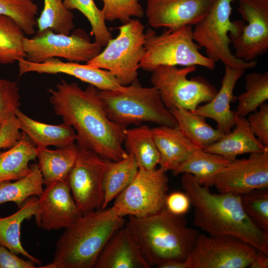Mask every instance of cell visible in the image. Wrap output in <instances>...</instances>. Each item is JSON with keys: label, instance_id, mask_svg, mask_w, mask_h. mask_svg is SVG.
<instances>
[{"label": "cell", "instance_id": "1", "mask_svg": "<svg viewBox=\"0 0 268 268\" xmlns=\"http://www.w3.org/2000/svg\"><path fill=\"white\" fill-rule=\"evenodd\" d=\"M48 90L55 114L74 130L78 146L112 161L128 155L123 147L127 126L109 118L96 87L89 85L82 89L75 82L61 79L55 88Z\"/></svg>", "mask_w": 268, "mask_h": 268}, {"label": "cell", "instance_id": "2", "mask_svg": "<svg viewBox=\"0 0 268 268\" xmlns=\"http://www.w3.org/2000/svg\"><path fill=\"white\" fill-rule=\"evenodd\" d=\"M181 183L195 208L194 224L196 227L208 235L239 239L268 255V234L247 215L241 196L212 193L189 173L183 174Z\"/></svg>", "mask_w": 268, "mask_h": 268}, {"label": "cell", "instance_id": "3", "mask_svg": "<svg viewBox=\"0 0 268 268\" xmlns=\"http://www.w3.org/2000/svg\"><path fill=\"white\" fill-rule=\"evenodd\" d=\"M130 231L150 267L170 261H186L199 232L188 226L184 215L165 207L144 217L128 216Z\"/></svg>", "mask_w": 268, "mask_h": 268}, {"label": "cell", "instance_id": "4", "mask_svg": "<svg viewBox=\"0 0 268 268\" xmlns=\"http://www.w3.org/2000/svg\"><path fill=\"white\" fill-rule=\"evenodd\" d=\"M124 217L111 208L83 214L65 231L57 242L53 260L39 268H92L105 244L125 225Z\"/></svg>", "mask_w": 268, "mask_h": 268}, {"label": "cell", "instance_id": "5", "mask_svg": "<svg viewBox=\"0 0 268 268\" xmlns=\"http://www.w3.org/2000/svg\"><path fill=\"white\" fill-rule=\"evenodd\" d=\"M98 96L109 118L125 126L150 122L177 127V122L163 104L157 89L142 87L138 79L122 90H99Z\"/></svg>", "mask_w": 268, "mask_h": 268}, {"label": "cell", "instance_id": "6", "mask_svg": "<svg viewBox=\"0 0 268 268\" xmlns=\"http://www.w3.org/2000/svg\"><path fill=\"white\" fill-rule=\"evenodd\" d=\"M232 0H217L208 14L193 28V37L206 57L215 63L221 62L225 66L245 69L255 67L256 61L246 62L237 59L229 45L231 39L241 32L244 22L231 21Z\"/></svg>", "mask_w": 268, "mask_h": 268}, {"label": "cell", "instance_id": "7", "mask_svg": "<svg viewBox=\"0 0 268 268\" xmlns=\"http://www.w3.org/2000/svg\"><path fill=\"white\" fill-rule=\"evenodd\" d=\"M192 33L190 25L167 29L160 35L148 29L139 68L151 72L161 66H199L213 69L215 63L200 52L201 47L194 40Z\"/></svg>", "mask_w": 268, "mask_h": 268}, {"label": "cell", "instance_id": "8", "mask_svg": "<svg viewBox=\"0 0 268 268\" xmlns=\"http://www.w3.org/2000/svg\"><path fill=\"white\" fill-rule=\"evenodd\" d=\"M119 33L87 64L110 72L123 86L138 79L139 64L145 52L144 26L132 18L117 28Z\"/></svg>", "mask_w": 268, "mask_h": 268}, {"label": "cell", "instance_id": "9", "mask_svg": "<svg viewBox=\"0 0 268 268\" xmlns=\"http://www.w3.org/2000/svg\"><path fill=\"white\" fill-rule=\"evenodd\" d=\"M197 66L178 68L161 66L152 72L150 81L159 91L162 101L168 109L194 111L202 103L211 100L217 90L215 86L202 76L188 79V75L196 70Z\"/></svg>", "mask_w": 268, "mask_h": 268}, {"label": "cell", "instance_id": "10", "mask_svg": "<svg viewBox=\"0 0 268 268\" xmlns=\"http://www.w3.org/2000/svg\"><path fill=\"white\" fill-rule=\"evenodd\" d=\"M169 179L160 168H139L132 182L115 199L111 207L118 216L144 217L165 208Z\"/></svg>", "mask_w": 268, "mask_h": 268}, {"label": "cell", "instance_id": "11", "mask_svg": "<svg viewBox=\"0 0 268 268\" xmlns=\"http://www.w3.org/2000/svg\"><path fill=\"white\" fill-rule=\"evenodd\" d=\"M23 45L25 59L34 63L55 58L86 63L99 54L102 48L96 42H91L82 29H76L70 35L47 29L38 32L32 37H25Z\"/></svg>", "mask_w": 268, "mask_h": 268}, {"label": "cell", "instance_id": "12", "mask_svg": "<svg viewBox=\"0 0 268 268\" xmlns=\"http://www.w3.org/2000/svg\"><path fill=\"white\" fill-rule=\"evenodd\" d=\"M257 251L235 237L199 233L187 262L188 268H246Z\"/></svg>", "mask_w": 268, "mask_h": 268}, {"label": "cell", "instance_id": "13", "mask_svg": "<svg viewBox=\"0 0 268 268\" xmlns=\"http://www.w3.org/2000/svg\"><path fill=\"white\" fill-rule=\"evenodd\" d=\"M107 168L106 159L78 146L76 160L67 180L81 214L102 208L104 201L103 179Z\"/></svg>", "mask_w": 268, "mask_h": 268}, {"label": "cell", "instance_id": "14", "mask_svg": "<svg viewBox=\"0 0 268 268\" xmlns=\"http://www.w3.org/2000/svg\"><path fill=\"white\" fill-rule=\"evenodd\" d=\"M203 186L214 187L218 193L239 196L268 188V149L231 161Z\"/></svg>", "mask_w": 268, "mask_h": 268}, {"label": "cell", "instance_id": "15", "mask_svg": "<svg viewBox=\"0 0 268 268\" xmlns=\"http://www.w3.org/2000/svg\"><path fill=\"white\" fill-rule=\"evenodd\" d=\"M67 180L55 182L43 189L38 197L34 216L37 226L47 231L66 228L81 215Z\"/></svg>", "mask_w": 268, "mask_h": 268}, {"label": "cell", "instance_id": "16", "mask_svg": "<svg viewBox=\"0 0 268 268\" xmlns=\"http://www.w3.org/2000/svg\"><path fill=\"white\" fill-rule=\"evenodd\" d=\"M217 0H147L145 14L152 28L173 29L194 26L209 12Z\"/></svg>", "mask_w": 268, "mask_h": 268}, {"label": "cell", "instance_id": "17", "mask_svg": "<svg viewBox=\"0 0 268 268\" xmlns=\"http://www.w3.org/2000/svg\"><path fill=\"white\" fill-rule=\"evenodd\" d=\"M238 11L248 24L231 39L235 49L234 55L246 62L255 61L268 50V8L240 2Z\"/></svg>", "mask_w": 268, "mask_h": 268}, {"label": "cell", "instance_id": "18", "mask_svg": "<svg viewBox=\"0 0 268 268\" xmlns=\"http://www.w3.org/2000/svg\"><path fill=\"white\" fill-rule=\"evenodd\" d=\"M17 62L20 76L28 72L51 74L64 73L93 85L99 90H122L125 86L121 85L108 71L87 64L83 65L76 62H65L56 58L41 63H32L25 58L18 59Z\"/></svg>", "mask_w": 268, "mask_h": 268}, {"label": "cell", "instance_id": "19", "mask_svg": "<svg viewBox=\"0 0 268 268\" xmlns=\"http://www.w3.org/2000/svg\"><path fill=\"white\" fill-rule=\"evenodd\" d=\"M244 68L225 66V73L218 91L209 102L199 106L193 113L211 119L217 124V129L226 134L235 125L236 111L230 109L231 103L237 99L233 94L238 80L245 72Z\"/></svg>", "mask_w": 268, "mask_h": 268}, {"label": "cell", "instance_id": "20", "mask_svg": "<svg viewBox=\"0 0 268 268\" xmlns=\"http://www.w3.org/2000/svg\"><path fill=\"white\" fill-rule=\"evenodd\" d=\"M125 225L116 231L103 248L93 268H150Z\"/></svg>", "mask_w": 268, "mask_h": 268}, {"label": "cell", "instance_id": "21", "mask_svg": "<svg viewBox=\"0 0 268 268\" xmlns=\"http://www.w3.org/2000/svg\"><path fill=\"white\" fill-rule=\"evenodd\" d=\"M151 132L160 155L159 168L166 172L172 171L194 151L201 148L178 127L159 126L151 128Z\"/></svg>", "mask_w": 268, "mask_h": 268}, {"label": "cell", "instance_id": "22", "mask_svg": "<svg viewBox=\"0 0 268 268\" xmlns=\"http://www.w3.org/2000/svg\"><path fill=\"white\" fill-rule=\"evenodd\" d=\"M234 127L232 131L224 134L220 139L203 150L232 161L239 155L263 152L268 149L254 134L245 117L237 114Z\"/></svg>", "mask_w": 268, "mask_h": 268}, {"label": "cell", "instance_id": "23", "mask_svg": "<svg viewBox=\"0 0 268 268\" xmlns=\"http://www.w3.org/2000/svg\"><path fill=\"white\" fill-rule=\"evenodd\" d=\"M20 130L24 132L37 147H64L76 141L74 130L65 123L58 125L43 123L30 118L19 109L14 112Z\"/></svg>", "mask_w": 268, "mask_h": 268}, {"label": "cell", "instance_id": "24", "mask_svg": "<svg viewBox=\"0 0 268 268\" xmlns=\"http://www.w3.org/2000/svg\"><path fill=\"white\" fill-rule=\"evenodd\" d=\"M78 145L75 143L52 150L47 147H37L38 165L44 185L67 180L77 156Z\"/></svg>", "mask_w": 268, "mask_h": 268}, {"label": "cell", "instance_id": "25", "mask_svg": "<svg viewBox=\"0 0 268 268\" xmlns=\"http://www.w3.org/2000/svg\"><path fill=\"white\" fill-rule=\"evenodd\" d=\"M37 158V146L23 132L20 139L4 151H0V182L16 181L31 171L29 163Z\"/></svg>", "mask_w": 268, "mask_h": 268}, {"label": "cell", "instance_id": "26", "mask_svg": "<svg viewBox=\"0 0 268 268\" xmlns=\"http://www.w3.org/2000/svg\"><path fill=\"white\" fill-rule=\"evenodd\" d=\"M38 201V197L32 196L27 199L15 213L7 217H0V245L15 254L23 256L40 266L41 262L23 248L20 240L21 225L23 221L35 215L37 209Z\"/></svg>", "mask_w": 268, "mask_h": 268}, {"label": "cell", "instance_id": "27", "mask_svg": "<svg viewBox=\"0 0 268 268\" xmlns=\"http://www.w3.org/2000/svg\"><path fill=\"white\" fill-rule=\"evenodd\" d=\"M124 144L128 153L135 158L139 168L152 170L160 161V155L155 144L151 129L142 125L124 131Z\"/></svg>", "mask_w": 268, "mask_h": 268}, {"label": "cell", "instance_id": "28", "mask_svg": "<svg viewBox=\"0 0 268 268\" xmlns=\"http://www.w3.org/2000/svg\"><path fill=\"white\" fill-rule=\"evenodd\" d=\"M128 155L119 161L107 160V168L103 179L104 201L102 209L107 207L133 180L139 167L134 155Z\"/></svg>", "mask_w": 268, "mask_h": 268}, {"label": "cell", "instance_id": "29", "mask_svg": "<svg viewBox=\"0 0 268 268\" xmlns=\"http://www.w3.org/2000/svg\"><path fill=\"white\" fill-rule=\"evenodd\" d=\"M170 111L183 134L203 149L224 135L217 129L212 128L202 116L184 109H173Z\"/></svg>", "mask_w": 268, "mask_h": 268}, {"label": "cell", "instance_id": "30", "mask_svg": "<svg viewBox=\"0 0 268 268\" xmlns=\"http://www.w3.org/2000/svg\"><path fill=\"white\" fill-rule=\"evenodd\" d=\"M30 165L31 171L25 177L13 182H0V205L12 202L19 208L29 198L41 195L44 185L42 174L38 164Z\"/></svg>", "mask_w": 268, "mask_h": 268}, {"label": "cell", "instance_id": "31", "mask_svg": "<svg viewBox=\"0 0 268 268\" xmlns=\"http://www.w3.org/2000/svg\"><path fill=\"white\" fill-rule=\"evenodd\" d=\"M231 161L226 158L199 148L172 171L174 175L192 174L203 185Z\"/></svg>", "mask_w": 268, "mask_h": 268}, {"label": "cell", "instance_id": "32", "mask_svg": "<svg viewBox=\"0 0 268 268\" xmlns=\"http://www.w3.org/2000/svg\"><path fill=\"white\" fill-rule=\"evenodd\" d=\"M245 91L237 97V114L242 117L256 111L268 99V71L253 72L245 78Z\"/></svg>", "mask_w": 268, "mask_h": 268}, {"label": "cell", "instance_id": "33", "mask_svg": "<svg viewBox=\"0 0 268 268\" xmlns=\"http://www.w3.org/2000/svg\"><path fill=\"white\" fill-rule=\"evenodd\" d=\"M25 33L12 18L0 15V64H11L25 58L23 40Z\"/></svg>", "mask_w": 268, "mask_h": 268}, {"label": "cell", "instance_id": "34", "mask_svg": "<svg viewBox=\"0 0 268 268\" xmlns=\"http://www.w3.org/2000/svg\"><path fill=\"white\" fill-rule=\"evenodd\" d=\"M74 16L63 0H44V7L37 19L38 32L50 29L57 33L68 35L74 28Z\"/></svg>", "mask_w": 268, "mask_h": 268}, {"label": "cell", "instance_id": "35", "mask_svg": "<svg viewBox=\"0 0 268 268\" xmlns=\"http://www.w3.org/2000/svg\"><path fill=\"white\" fill-rule=\"evenodd\" d=\"M63 3L68 10L77 9L87 19L91 27V35L94 36L95 42L104 47L112 38L102 11L93 0H63Z\"/></svg>", "mask_w": 268, "mask_h": 268}, {"label": "cell", "instance_id": "36", "mask_svg": "<svg viewBox=\"0 0 268 268\" xmlns=\"http://www.w3.org/2000/svg\"><path fill=\"white\" fill-rule=\"evenodd\" d=\"M38 9L33 0H0V15L14 19L27 36L36 33Z\"/></svg>", "mask_w": 268, "mask_h": 268}, {"label": "cell", "instance_id": "37", "mask_svg": "<svg viewBox=\"0 0 268 268\" xmlns=\"http://www.w3.org/2000/svg\"><path fill=\"white\" fill-rule=\"evenodd\" d=\"M243 209L253 223L268 234V188L253 190L241 196Z\"/></svg>", "mask_w": 268, "mask_h": 268}, {"label": "cell", "instance_id": "38", "mask_svg": "<svg viewBox=\"0 0 268 268\" xmlns=\"http://www.w3.org/2000/svg\"><path fill=\"white\" fill-rule=\"evenodd\" d=\"M103 2L102 11L106 21L119 20L125 23L133 17L140 19L144 12L138 0H100Z\"/></svg>", "mask_w": 268, "mask_h": 268}, {"label": "cell", "instance_id": "39", "mask_svg": "<svg viewBox=\"0 0 268 268\" xmlns=\"http://www.w3.org/2000/svg\"><path fill=\"white\" fill-rule=\"evenodd\" d=\"M19 87L14 81L0 78V129L15 111L19 109Z\"/></svg>", "mask_w": 268, "mask_h": 268}, {"label": "cell", "instance_id": "40", "mask_svg": "<svg viewBox=\"0 0 268 268\" xmlns=\"http://www.w3.org/2000/svg\"><path fill=\"white\" fill-rule=\"evenodd\" d=\"M247 122L249 127L258 139L268 147V104L264 103L257 110L250 114Z\"/></svg>", "mask_w": 268, "mask_h": 268}, {"label": "cell", "instance_id": "41", "mask_svg": "<svg viewBox=\"0 0 268 268\" xmlns=\"http://www.w3.org/2000/svg\"><path fill=\"white\" fill-rule=\"evenodd\" d=\"M17 119L15 114L10 116L0 129V150L8 149L21 138Z\"/></svg>", "mask_w": 268, "mask_h": 268}, {"label": "cell", "instance_id": "42", "mask_svg": "<svg viewBox=\"0 0 268 268\" xmlns=\"http://www.w3.org/2000/svg\"><path fill=\"white\" fill-rule=\"evenodd\" d=\"M191 203L188 195L181 192L176 191L167 194L165 207L170 212L178 215H184L189 210Z\"/></svg>", "mask_w": 268, "mask_h": 268}, {"label": "cell", "instance_id": "43", "mask_svg": "<svg viewBox=\"0 0 268 268\" xmlns=\"http://www.w3.org/2000/svg\"><path fill=\"white\" fill-rule=\"evenodd\" d=\"M31 260L21 259L5 247L0 245V268H35Z\"/></svg>", "mask_w": 268, "mask_h": 268}, {"label": "cell", "instance_id": "44", "mask_svg": "<svg viewBox=\"0 0 268 268\" xmlns=\"http://www.w3.org/2000/svg\"><path fill=\"white\" fill-rule=\"evenodd\" d=\"M263 252L257 250L256 254L251 262L250 268H268V257Z\"/></svg>", "mask_w": 268, "mask_h": 268}, {"label": "cell", "instance_id": "45", "mask_svg": "<svg viewBox=\"0 0 268 268\" xmlns=\"http://www.w3.org/2000/svg\"><path fill=\"white\" fill-rule=\"evenodd\" d=\"M157 268H188L186 261H170L160 265Z\"/></svg>", "mask_w": 268, "mask_h": 268}, {"label": "cell", "instance_id": "46", "mask_svg": "<svg viewBox=\"0 0 268 268\" xmlns=\"http://www.w3.org/2000/svg\"><path fill=\"white\" fill-rule=\"evenodd\" d=\"M240 2H245L253 5L268 8V0H239Z\"/></svg>", "mask_w": 268, "mask_h": 268}, {"label": "cell", "instance_id": "47", "mask_svg": "<svg viewBox=\"0 0 268 268\" xmlns=\"http://www.w3.org/2000/svg\"></svg>", "mask_w": 268, "mask_h": 268}]
</instances>
